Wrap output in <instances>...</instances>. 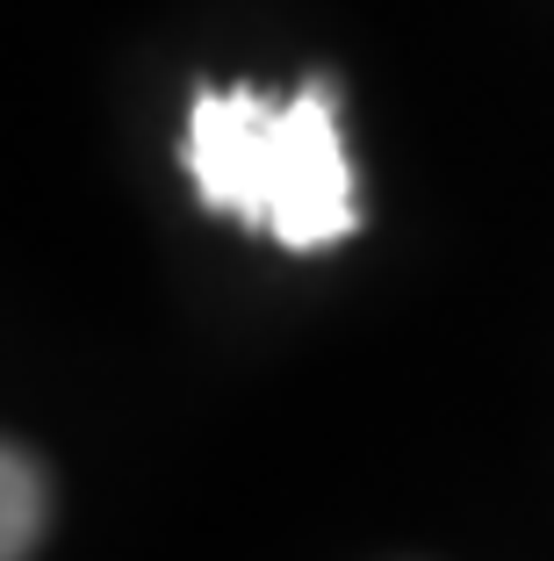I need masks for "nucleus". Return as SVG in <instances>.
<instances>
[{"instance_id": "f257e3e1", "label": "nucleus", "mask_w": 554, "mask_h": 561, "mask_svg": "<svg viewBox=\"0 0 554 561\" xmlns=\"http://www.w3.org/2000/svg\"><path fill=\"white\" fill-rule=\"evenodd\" d=\"M188 181L210 209L289 252H325L360 231L331 80H303L289 101L267 87H202L188 108Z\"/></svg>"}, {"instance_id": "f03ea898", "label": "nucleus", "mask_w": 554, "mask_h": 561, "mask_svg": "<svg viewBox=\"0 0 554 561\" xmlns=\"http://www.w3.org/2000/svg\"><path fill=\"white\" fill-rule=\"evenodd\" d=\"M36 533H44V468L8 446V540H0V561H30Z\"/></svg>"}]
</instances>
